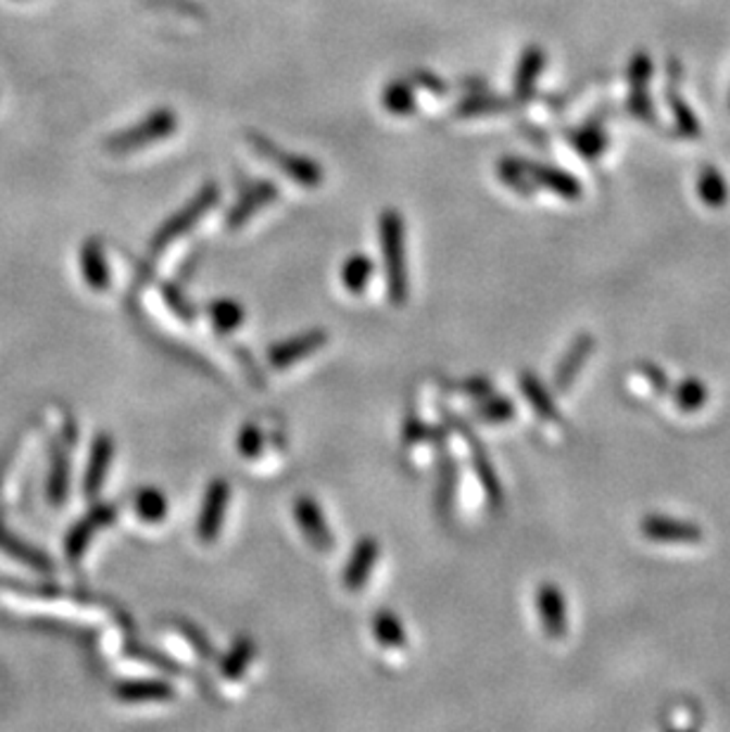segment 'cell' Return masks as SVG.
Masks as SVG:
<instances>
[{"mask_svg": "<svg viewBox=\"0 0 730 732\" xmlns=\"http://www.w3.org/2000/svg\"><path fill=\"white\" fill-rule=\"evenodd\" d=\"M134 513L148 525H160L168 515L166 495L160 489H140L134 495Z\"/></svg>", "mask_w": 730, "mask_h": 732, "instance_id": "29", "label": "cell"}, {"mask_svg": "<svg viewBox=\"0 0 730 732\" xmlns=\"http://www.w3.org/2000/svg\"><path fill=\"white\" fill-rule=\"evenodd\" d=\"M667 104H669V110L674 114V122H676L678 134L690 138V140L700 138L702 128H700L697 116H695L693 110H690L688 100L681 93H678L676 86H669V90H667Z\"/></svg>", "mask_w": 730, "mask_h": 732, "instance_id": "32", "label": "cell"}, {"mask_svg": "<svg viewBox=\"0 0 730 732\" xmlns=\"http://www.w3.org/2000/svg\"><path fill=\"white\" fill-rule=\"evenodd\" d=\"M164 296H166L168 306H172V308L178 313L180 318H186V320L194 318V316H192V311H190V306H188L186 302H182L180 292H178V290H174V287H166V290H164Z\"/></svg>", "mask_w": 730, "mask_h": 732, "instance_id": "45", "label": "cell"}, {"mask_svg": "<svg viewBox=\"0 0 730 732\" xmlns=\"http://www.w3.org/2000/svg\"><path fill=\"white\" fill-rule=\"evenodd\" d=\"M475 417L481 422H487V425H501V422L513 420L515 405H513L511 399H505V396H491L484 403L477 405Z\"/></svg>", "mask_w": 730, "mask_h": 732, "instance_id": "35", "label": "cell"}, {"mask_svg": "<svg viewBox=\"0 0 730 732\" xmlns=\"http://www.w3.org/2000/svg\"><path fill=\"white\" fill-rule=\"evenodd\" d=\"M294 519L299 525V531L304 533V539L311 543L313 551L330 553L335 547V535L328 527V519L323 517L318 503L309 498V495H299L294 501Z\"/></svg>", "mask_w": 730, "mask_h": 732, "instance_id": "6", "label": "cell"}, {"mask_svg": "<svg viewBox=\"0 0 730 732\" xmlns=\"http://www.w3.org/2000/svg\"><path fill=\"white\" fill-rule=\"evenodd\" d=\"M569 146L577 150L583 160H597L607 150V134L600 124H586L567 136Z\"/></svg>", "mask_w": 730, "mask_h": 732, "instance_id": "27", "label": "cell"}, {"mask_svg": "<svg viewBox=\"0 0 730 732\" xmlns=\"http://www.w3.org/2000/svg\"><path fill=\"white\" fill-rule=\"evenodd\" d=\"M114 517L116 509L112 505H96L81 521H76L72 531L67 533V543H64V553H67V557L72 561L81 559L88 551L90 541H93V535L100 533L104 527H110Z\"/></svg>", "mask_w": 730, "mask_h": 732, "instance_id": "7", "label": "cell"}, {"mask_svg": "<svg viewBox=\"0 0 730 732\" xmlns=\"http://www.w3.org/2000/svg\"><path fill=\"white\" fill-rule=\"evenodd\" d=\"M261 451H264V431H261L256 425L247 422L238 434V453L244 457V460H256Z\"/></svg>", "mask_w": 730, "mask_h": 732, "instance_id": "37", "label": "cell"}, {"mask_svg": "<svg viewBox=\"0 0 730 732\" xmlns=\"http://www.w3.org/2000/svg\"><path fill=\"white\" fill-rule=\"evenodd\" d=\"M626 110H629L635 119L655 122V110H652V100L647 90H631L629 100H626Z\"/></svg>", "mask_w": 730, "mask_h": 732, "instance_id": "39", "label": "cell"}, {"mask_svg": "<svg viewBox=\"0 0 730 732\" xmlns=\"http://www.w3.org/2000/svg\"><path fill=\"white\" fill-rule=\"evenodd\" d=\"M537 605L541 614V623L551 638H563L567 631V609L563 591L553 583H543L539 588Z\"/></svg>", "mask_w": 730, "mask_h": 732, "instance_id": "15", "label": "cell"}, {"mask_svg": "<svg viewBox=\"0 0 730 732\" xmlns=\"http://www.w3.org/2000/svg\"><path fill=\"white\" fill-rule=\"evenodd\" d=\"M382 104L389 114L394 116H411L417 112V98L415 86L403 78H394L382 90Z\"/></svg>", "mask_w": 730, "mask_h": 732, "instance_id": "26", "label": "cell"}, {"mask_svg": "<svg viewBox=\"0 0 730 732\" xmlns=\"http://www.w3.org/2000/svg\"><path fill=\"white\" fill-rule=\"evenodd\" d=\"M176 626H178V631L182 633V638L188 640V645H190L194 652H198L200 659H206V661H209V659H214V657H216L214 645L209 643V638L198 629V626H192V623H188V621H176Z\"/></svg>", "mask_w": 730, "mask_h": 732, "instance_id": "38", "label": "cell"}, {"mask_svg": "<svg viewBox=\"0 0 730 732\" xmlns=\"http://www.w3.org/2000/svg\"><path fill=\"white\" fill-rule=\"evenodd\" d=\"M709 399V391H707V384H702L700 379L695 377H690V379H683L681 384L676 387L674 391V401L678 408H681L683 413H695L700 411L704 403H707Z\"/></svg>", "mask_w": 730, "mask_h": 732, "instance_id": "34", "label": "cell"}, {"mask_svg": "<svg viewBox=\"0 0 730 732\" xmlns=\"http://www.w3.org/2000/svg\"><path fill=\"white\" fill-rule=\"evenodd\" d=\"M328 344V332L325 330H311L299 335L294 339H285V342L270 346L268 349V363L270 368L276 370H285V368H292L299 361H304L309 356L316 354L320 346Z\"/></svg>", "mask_w": 730, "mask_h": 732, "instance_id": "8", "label": "cell"}, {"mask_svg": "<svg viewBox=\"0 0 730 732\" xmlns=\"http://www.w3.org/2000/svg\"><path fill=\"white\" fill-rule=\"evenodd\" d=\"M507 110H511V102L501 96H491V93H473L455 104V114L463 116V119H473V116H484V114H501Z\"/></svg>", "mask_w": 730, "mask_h": 732, "instance_id": "31", "label": "cell"}, {"mask_svg": "<svg viewBox=\"0 0 730 732\" xmlns=\"http://www.w3.org/2000/svg\"><path fill=\"white\" fill-rule=\"evenodd\" d=\"M413 86H420V88L429 90V93H435V96H446L449 93L446 84H443L437 74L427 72V70H420V72L413 74Z\"/></svg>", "mask_w": 730, "mask_h": 732, "instance_id": "43", "label": "cell"}, {"mask_svg": "<svg viewBox=\"0 0 730 732\" xmlns=\"http://www.w3.org/2000/svg\"><path fill=\"white\" fill-rule=\"evenodd\" d=\"M373 635L377 640V645H382L387 649H406L408 645V638H406V629H403V623L399 621V617L394 611L382 609L375 614L373 619Z\"/></svg>", "mask_w": 730, "mask_h": 732, "instance_id": "23", "label": "cell"}, {"mask_svg": "<svg viewBox=\"0 0 730 732\" xmlns=\"http://www.w3.org/2000/svg\"><path fill=\"white\" fill-rule=\"evenodd\" d=\"M130 655H134V659H140V661H146V664H152L156 666V669H164L166 673H180V666L172 659H166L164 655H160V652H154L150 647H142V645H134L128 649Z\"/></svg>", "mask_w": 730, "mask_h": 732, "instance_id": "40", "label": "cell"}, {"mask_svg": "<svg viewBox=\"0 0 730 732\" xmlns=\"http://www.w3.org/2000/svg\"><path fill=\"white\" fill-rule=\"evenodd\" d=\"M247 140H250V146L256 154L264 156V160H270L287 178H292L299 188H309V190L320 188L325 172L316 160H311V156H304V154L285 152L276 148V142L261 134H250Z\"/></svg>", "mask_w": 730, "mask_h": 732, "instance_id": "4", "label": "cell"}, {"mask_svg": "<svg viewBox=\"0 0 730 732\" xmlns=\"http://www.w3.org/2000/svg\"><path fill=\"white\" fill-rule=\"evenodd\" d=\"M0 553H5L8 557L17 559L20 565H26L34 571H41V573L52 571V559L46 553L36 551L34 545L22 541L20 535L12 533L5 525H0Z\"/></svg>", "mask_w": 730, "mask_h": 732, "instance_id": "19", "label": "cell"}, {"mask_svg": "<svg viewBox=\"0 0 730 732\" xmlns=\"http://www.w3.org/2000/svg\"><path fill=\"white\" fill-rule=\"evenodd\" d=\"M276 200H278V188L273 186L270 180L254 182L252 188H247L240 194V200L235 202L230 212L226 214V228H230V230L242 228L256 212H261V209L273 204Z\"/></svg>", "mask_w": 730, "mask_h": 732, "instance_id": "12", "label": "cell"}, {"mask_svg": "<svg viewBox=\"0 0 730 732\" xmlns=\"http://www.w3.org/2000/svg\"><path fill=\"white\" fill-rule=\"evenodd\" d=\"M256 657V643L252 638H238L235 645L230 647L228 655L221 659V676L226 681H240L244 671L250 669L252 661Z\"/></svg>", "mask_w": 730, "mask_h": 732, "instance_id": "24", "label": "cell"}, {"mask_svg": "<svg viewBox=\"0 0 730 732\" xmlns=\"http://www.w3.org/2000/svg\"><path fill=\"white\" fill-rule=\"evenodd\" d=\"M519 387H521V394H525V399L531 403V408L533 413H537L541 420L545 422H559V411H557V405L553 401V396L548 394V389L543 387L541 379L525 370L519 375Z\"/></svg>", "mask_w": 730, "mask_h": 732, "instance_id": "21", "label": "cell"}, {"mask_svg": "<svg viewBox=\"0 0 730 732\" xmlns=\"http://www.w3.org/2000/svg\"><path fill=\"white\" fill-rule=\"evenodd\" d=\"M78 261H81V273L84 280L93 292H104L110 290V266H108V256H104V247L98 238H88L81 244V252H78Z\"/></svg>", "mask_w": 730, "mask_h": 732, "instance_id": "16", "label": "cell"}, {"mask_svg": "<svg viewBox=\"0 0 730 732\" xmlns=\"http://www.w3.org/2000/svg\"><path fill=\"white\" fill-rule=\"evenodd\" d=\"M455 394H463V396H469V399H487V396H491V384L481 377L463 379V382L455 384Z\"/></svg>", "mask_w": 730, "mask_h": 732, "instance_id": "41", "label": "cell"}, {"mask_svg": "<svg viewBox=\"0 0 730 732\" xmlns=\"http://www.w3.org/2000/svg\"><path fill=\"white\" fill-rule=\"evenodd\" d=\"M377 557H380V543H377L373 535H365V539L356 543L354 553H351L347 561V569L342 571V585L349 593H358L368 585L370 573L377 565Z\"/></svg>", "mask_w": 730, "mask_h": 732, "instance_id": "10", "label": "cell"}, {"mask_svg": "<svg viewBox=\"0 0 730 732\" xmlns=\"http://www.w3.org/2000/svg\"><path fill=\"white\" fill-rule=\"evenodd\" d=\"M377 232H380V250L385 256L387 273V294L394 306H403L408 302V261H406V224L397 209H387L377 220Z\"/></svg>", "mask_w": 730, "mask_h": 732, "instance_id": "1", "label": "cell"}, {"mask_svg": "<svg viewBox=\"0 0 730 732\" xmlns=\"http://www.w3.org/2000/svg\"><path fill=\"white\" fill-rule=\"evenodd\" d=\"M641 533L657 543H697L704 531L695 521H683L664 515H650L641 521Z\"/></svg>", "mask_w": 730, "mask_h": 732, "instance_id": "9", "label": "cell"}, {"mask_svg": "<svg viewBox=\"0 0 730 732\" xmlns=\"http://www.w3.org/2000/svg\"><path fill=\"white\" fill-rule=\"evenodd\" d=\"M429 434H432V431H429V427L425 422L417 420V417H408L406 427H403V443H406L408 449H413V446H417V443H425L429 439Z\"/></svg>", "mask_w": 730, "mask_h": 732, "instance_id": "42", "label": "cell"}, {"mask_svg": "<svg viewBox=\"0 0 730 732\" xmlns=\"http://www.w3.org/2000/svg\"><path fill=\"white\" fill-rule=\"evenodd\" d=\"M112 457H114V441L110 434H98L93 439V446H90V455H88V467H86V475H84V495L88 501H96L100 491H102V483L110 475V465H112Z\"/></svg>", "mask_w": 730, "mask_h": 732, "instance_id": "13", "label": "cell"}, {"mask_svg": "<svg viewBox=\"0 0 730 732\" xmlns=\"http://www.w3.org/2000/svg\"><path fill=\"white\" fill-rule=\"evenodd\" d=\"M463 437H465L467 446H469V455H473V465H475V472L479 477L481 489H484L489 503L493 507H499L501 501H503V489H501L499 475H495V469L491 467V460H489L484 446H481V441L473 434V431H467V427H463Z\"/></svg>", "mask_w": 730, "mask_h": 732, "instance_id": "17", "label": "cell"}, {"mask_svg": "<svg viewBox=\"0 0 730 732\" xmlns=\"http://www.w3.org/2000/svg\"><path fill=\"white\" fill-rule=\"evenodd\" d=\"M527 172L533 180V186L537 188H545L555 192L557 198L563 200H579L581 198V182L577 176L567 174L565 168H557L551 164H539V162H525Z\"/></svg>", "mask_w": 730, "mask_h": 732, "instance_id": "14", "label": "cell"}, {"mask_svg": "<svg viewBox=\"0 0 730 732\" xmlns=\"http://www.w3.org/2000/svg\"><path fill=\"white\" fill-rule=\"evenodd\" d=\"M543 70H545V50L541 46H527L525 52L519 55L517 70L513 76L515 102L527 104L533 98Z\"/></svg>", "mask_w": 730, "mask_h": 732, "instance_id": "11", "label": "cell"}, {"mask_svg": "<svg viewBox=\"0 0 730 732\" xmlns=\"http://www.w3.org/2000/svg\"><path fill=\"white\" fill-rule=\"evenodd\" d=\"M641 373H643V377L650 382V387L657 391V394H667V391H669V377H667V373H662V368H657V365H652V363L641 365Z\"/></svg>", "mask_w": 730, "mask_h": 732, "instance_id": "44", "label": "cell"}, {"mask_svg": "<svg viewBox=\"0 0 730 732\" xmlns=\"http://www.w3.org/2000/svg\"><path fill=\"white\" fill-rule=\"evenodd\" d=\"M176 130H178V114L166 108H160V110L150 112L148 116H142L138 124L110 136L108 140H104V150H108L110 154H130V152L146 150L154 146V142L172 138Z\"/></svg>", "mask_w": 730, "mask_h": 732, "instance_id": "2", "label": "cell"}, {"mask_svg": "<svg viewBox=\"0 0 730 732\" xmlns=\"http://www.w3.org/2000/svg\"><path fill=\"white\" fill-rule=\"evenodd\" d=\"M114 697L124 704L172 702L176 697V690L166 681H124L114 687Z\"/></svg>", "mask_w": 730, "mask_h": 732, "instance_id": "18", "label": "cell"}, {"mask_svg": "<svg viewBox=\"0 0 730 732\" xmlns=\"http://www.w3.org/2000/svg\"><path fill=\"white\" fill-rule=\"evenodd\" d=\"M728 102H730V100H728Z\"/></svg>", "mask_w": 730, "mask_h": 732, "instance_id": "46", "label": "cell"}, {"mask_svg": "<svg viewBox=\"0 0 730 732\" xmlns=\"http://www.w3.org/2000/svg\"><path fill=\"white\" fill-rule=\"evenodd\" d=\"M206 316L218 332L228 335L238 330L244 323V308L242 304L232 302V299H216V302L206 306Z\"/></svg>", "mask_w": 730, "mask_h": 732, "instance_id": "30", "label": "cell"}, {"mask_svg": "<svg viewBox=\"0 0 730 732\" xmlns=\"http://www.w3.org/2000/svg\"><path fill=\"white\" fill-rule=\"evenodd\" d=\"M652 58L647 52L638 50L635 55L629 62V70H626V78H629V88L631 90H647L650 78H652Z\"/></svg>", "mask_w": 730, "mask_h": 732, "instance_id": "36", "label": "cell"}, {"mask_svg": "<svg viewBox=\"0 0 730 732\" xmlns=\"http://www.w3.org/2000/svg\"><path fill=\"white\" fill-rule=\"evenodd\" d=\"M593 349H595V339L591 335H579L577 339H574V344L569 346L565 358L559 361L557 370H555V389L557 391H567L574 384V379H577L581 365L586 363V358L591 356Z\"/></svg>", "mask_w": 730, "mask_h": 732, "instance_id": "20", "label": "cell"}, {"mask_svg": "<svg viewBox=\"0 0 730 732\" xmlns=\"http://www.w3.org/2000/svg\"><path fill=\"white\" fill-rule=\"evenodd\" d=\"M218 200H221V190L216 182H206V186L194 194L190 202H186V206H180L174 216H168L164 220L162 228L154 232L150 250L162 252L168 244L182 238L186 232H190L209 212H212V209L218 204Z\"/></svg>", "mask_w": 730, "mask_h": 732, "instance_id": "3", "label": "cell"}, {"mask_svg": "<svg viewBox=\"0 0 730 732\" xmlns=\"http://www.w3.org/2000/svg\"><path fill=\"white\" fill-rule=\"evenodd\" d=\"M228 503H230V483L226 479L209 481L198 517V539L202 543L212 545L218 539L221 529H224Z\"/></svg>", "mask_w": 730, "mask_h": 732, "instance_id": "5", "label": "cell"}, {"mask_svg": "<svg viewBox=\"0 0 730 732\" xmlns=\"http://www.w3.org/2000/svg\"><path fill=\"white\" fill-rule=\"evenodd\" d=\"M499 178L505 182L507 188L515 190L517 194H525V198L537 192V186H533L525 162L513 160V156H505V160L499 162Z\"/></svg>", "mask_w": 730, "mask_h": 732, "instance_id": "33", "label": "cell"}, {"mask_svg": "<svg viewBox=\"0 0 730 732\" xmlns=\"http://www.w3.org/2000/svg\"><path fill=\"white\" fill-rule=\"evenodd\" d=\"M67 495H70V457L67 451L60 443L52 446V455H50V475H48V501L62 507L67 503Z\"/></svg>", "mask_w": 730, "mask_h": 732, "instance_id": "22", "label": "cell"}, {"mask_svg": "<svg viewBox=\"0 0 730 732\" xmlns=\"http://www.w3.org/2000/svg\"><path fill=\"white\" fill-rule=\"evenodd\" d=\"M373 273H375V266H373L370 256L351 254L342 264V268H339V280H342L344 290L349 294H361L365 292V287L370 285Z\"/></svg>", "mask_w": 730, "mask_h": 732, "instance_id": "25", "label": "cell"}, {"mask_svg": "<svg viewBox=\"0 0 730 732\" xmlns=\"http://www.w3.org/2000/svg\"><path fill=\"white\" fill-rule=\"evenodd\" d=\"M697 198L702 204L721 209L728 202V182L716 166H704L697 176Z\"/></svg>", "mask_w": 730, "mask_h": 732, "instance_id": "28", "label": "cell"}]
</instances>
